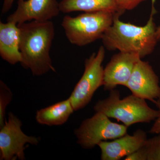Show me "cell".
I'll use <instances>...</instances> for the list:
<instances>
[{
	"mask_svg": "<svg viewBox=\"0 0 160 160\" xmlns=\"http://www.w3.org/2000/svg\"><path fill=\"white\" fill-rule=\"evenodd\" d=\"M154 1H152L150 17L145 26L124 22L119 19L121 14H116L112 25L102 38L105 49L137 53L141 59L152 53L159 42L157 36V27L153 18L157 12Z\"/></svg>",
	"mask_w": 160,
	"mask_h": 160,
	"instance_id": "obj_1",
	"label": "cell"
},
{
	"mask_svg": "<svg viewBox=\"0 0 160 160\" xmlns=\"http://www.w3.org/2000/svg\"><path fill=\"white\" fill-rule=\"evenodd\" d=\"M20 30V50L22 66L40 76L55 72L50 56L54 38V25L51 21H32L18 25Z\"/></svg>",
	"mask_w": 160,
	"mask_h": 160,
	"instance_id": "obj_2",
	"label": "cell"
},
{
	"mask_svg": "<svg viewBox=\"0 0 160 160\" xmlns=\"http://www.w3.org/2000/svg\"><path fill=\"white\" fill-rule=\"evenodd\" d=\"M96 112H102L129 127L139 123H149L158 118V110L152 109L143 99L132 94L121 99L120 91L110 90L109 97L99 100L94 106Z\"/></svg>",
	"mask_w": 160,
	"mask_h": 160,
	"instance_id": "obj_3",
	"label": "cell"
},
{
	"mask_svg": "<svg viewBox=\"0 0 160 160\" xmlns=\"http://www.w3.org/2000/svg\"><path fill=\"white\" fill-rule=\"evenodd\" d=\"M116 14L102 11L84 12L75 17L66 15L63 18L62 26L71 44L85 46L102 39L112 25Z\"/></svg>",
	"mask_w": 160,
	"mask_h": 160,
	"instance_id": "obj_4",
	"label": "cell"
},
{
	"mask_svg": "<svg viewBox=\"0 0 160 160\" xmlns=\"http://www.w3.org/2000/svg\"><path fill=\"white\" fill-rule=\"evenodd\" d=\"M105 48L101 46L85 62V70L76 85L69 98L74 111L86 107L91 101L96 91L104 84V69L102 62Z\"/></svg>",
	"mask_w": 160,
	"mask_h": 160,
	"instance_id": "obj_5",
	"label": "cell"
},
{
	"mask_svg": "<svg viewBox=\"0 0 160 160\" xmlns=\"http://www.w3.org/2000/svg\"><path fill=\"white\" fill-rule=\"evenodd\" d=\"M109 118L98 112L91 118L84 120L74 131L78 144L84 149H91L100 142L115 139L127 133L128 127L113 122Z\"/></svg>",
	"mask_w": 160,
	"mask_h": 160,
	"instance_id": "obj_6",
	"label": "cell"
},
{
	"mask_svg": "<svg viewBox=\"0 0 160 160\" xmlns=\"http://www.w3.org/2000/svg\"><path fill=\"white\" fill-rule=\"evenodd\" d=\"M22 126V122L12 112L8 113V120L0 130L1 160H25L26 144H38V138L25 134L21 129Z\"/></svg>",
	"mask_w": 160,
	"mask_h": 160,
	"instance_id": "obj_7",
	"label": "cell"
},
{
	"mask_svg": "<svg viewBox=\"0 0 160 160\" xmlns=\"http://www.w3.org/2000/svg\"><path fill=\"white\" fill-rule=\"evenodd\" d=\"M132 94L154 103L160 98L159 80L151 65L140 60L125 86Z\"/></svg>",
	"mask_w": 160,
	"mask_h": 160,
	"instance_id": "obj_8",
	"label": "cell"
},
{
	"mask_svg": "<svg viewBox=\"0 0 160 160\" xmlns=\"http://www.w3.org/2000/svg\"><path fill=\"white\" fill-rule=\"evenodd\" d=\"M57 0H18L16 10L7 18V22L19 25L32 21L46 22L59 14Z\"/></svg>",
	"mask_w": 160,
	"mask_h": 160,
	"instance_id": "obj_9",
	"label": "cell"
},
{
	"mask_svg": "<svg viewBox=\"0 0 160 160\" xmlns=\"http://www.w3.org/2000/svg\"><path fill=\"white\" fill-rule=\"evenodd\" d=\"M141 59L138 54L132 52H120L112 56L104 69V89L110 91L118 85L125 86Z\"/></svg>",
	"mask_w": 160,
	"mask_h": 160,
	"instance_id": "obj_10",
	"label": "cell"
},
{
	"mask_svg": "<svg viewBox=\"0 0 160 160\" xmlns=\"http://www.w3.org/2000/svg\"><path fill=\"white\" fill-rule=\"evenodd\" d=\"M147 139L146 132L138 129L132 135H125L112 141H102L98 146L101 150V160H119L136 151Z\"/></svg>",
	"mask_w": 160,
	"mask_h": 160,
	"instance_id": "obj_11",
	"label": "cell"
},
{
	"mask_svg": "<svg viewBox=\"0 0 160 160\" xmlns=\"http://www.w3.org/2000/svg\"><path fill=\"white\" fill-rule=\"evenodd\" d=\"M20 40V30L17 24L0 22V56L11 65L21 63L22 60Z\"/></svg>",
	"mask_w": 160,
	"mask_h": 160,
	"instance_id": "obj_12",
	"label": "cell"
},
{
	"mask_svg": "<svg viewBox=\"0 0 160 160\" xmlns=\"http://www.w3.org/2000/svg\"><path fill=\"white\" fill-rule=\"evenodd\" d=\"M61 12L69 13L76 11L92 12L107 11L122 15L117 0H62L59 2Z\"/></svg>",
	"mask_w": 160,
	"mask_h": 160,
	"instance_id": "obj_13",
	"label": "cell"
},
{
	"mask_svg": "<svg viewBox=\"0 0 160 160\" xmlns=\"http://www.w3.org/2000/svg\"><path fill=\"white\" fill-rule=\"evenodd\" d=\"M74 111L69 98L38 110L36 119L46 126H60L66 123Z\"/></svg>",
	"mask_w": 160,
	"mask_h": 160,
	"instance_id": "obj_14",
	"label": "cell"
},
{
	"mask_svg": "<svg viewBox=\"0 0 160 160\" xmlns=\"http://www.w3.org/2000/svg\"><path fill=\"white\" fill-rule=\"evenodd\" d=\"M124 160H160V133L147 139L142 147Z\"/></svg>",
	"mask_w": 160,
	"mask_h": 160,
	"instance_id": "obj_15",
	"label": "cell"
},
{
	"mask_svg": "<svg viewBox=\"0 0 160 160\" xmlns=\"http://www.w3.org/2000/svg\"><path fill=\"white\" fill-rule=\"evenodd\" d=\"M11 90L3 82H0V128L5 124L6 108L12 99Z\"/></svg>",
	"mask_w": 160,
	"mask_h": 160,
	"instance_id": "obj_16",
	"label": "cell"
},
{
	"mask_svg": "<svg viewBox=\"0 0 160 160\" xmlns=\"http://www.w3.org/2000/svg\"><path fill=\"white\" fill-rule=\"evenodd\" d=\"M146 0H117L120 10L124 13L126 10L135 9L140 3Z\"/></svg>",
	"mask_w": 160,
	"mask_h": 160,
	"instance_id": "obj_17",
	"label": "cell"
},
{
	"mask_svg": "<svg viewBox=\"0 0 160 160\" xmlns=\"http://www.w3.org/2000/svg\"><path fill=\"white\" fill-rule=\"evenodd\" d=\"M154 103L158 109L159 114L155 120L154 124L149 130V132L151 134H158L160 133V98L156 100Z\"/></svg>",
	"mask_w": 160,
	"mask_h": 160,
	"instance_id": "obj_18",
	"label": "cell"
},
{
	"mask_svg": "<svg viewBox=\"0 0 160 160\" xmlns=\"http://www.w3.org/2000/svg\"><path fill=\"white\" fill-rule=\"evenodd\" d=\"M15 0H3L2 7V12L5 14L11 9Z\"/></svg>",
	"mask_w": 160,
	"mask_h": 160,
	"instance_id": "obj_19",
	"label": "cell"
},
{
	"mask_svg": "<svg viewBox=\"0 0 160 160\" xmlns=\"http://www.w3.org/2000/svg\"><path fill=\"white\" fill-rule=\"evenodd\" d=\"M157 36L158 41H160V26L157 27Z\"/></svg>",
	"mask_w": 160,
	"mask_h": 160,
	"instance_id": "obj_20",
	"label": "cell"
}]
</instances>
